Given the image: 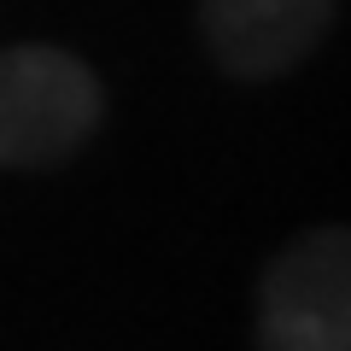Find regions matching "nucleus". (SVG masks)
<instances>
[{
	"instance_id": "nucleus-1",
	"label": "nucleus",
	"mask_w": 351,
	"mask_h": 351,
	"mask_svg": "<svg viewBox=\"0 0 351 351\" xmlns=\"http://www.w3.org/2000/svg\"><path fill=\"white\" fill-rule=\"evenodd\" d=\"M106 88L94 64L53 41L0 47V170H47L94 141Z\"/></svg>"
},
{
	"instance_id": "nucleus-2",
	"label": "nucleus",
	"mask_w": 351,
	"mask_h": 351,
	"mask_svg": "<svg viewBox=\"0 0 351 351\" xmlns=\"http://www.w3.org/2000/svg\"><path fill=\"white\" fill-rule=\"evenodd\" d=\"M258 351H351V223L304 228L258 276Z\"/></svg>"
},
{
	"instance_id": "nucleus-3",
	"label": "nucleus",
	"mask_w": 351,
	"mask_h": 351,
	"mask_svg": "<svg viewBox=\"0 0 351 351\" xmlns=\"http://www.w3.org/2000/svg\"><path fill=\"white\" fill-rule=\"evenodd\" d=\"M339 0H199V36L234 82H281L334 29Z\"/></svg>"
}]
</instances>
